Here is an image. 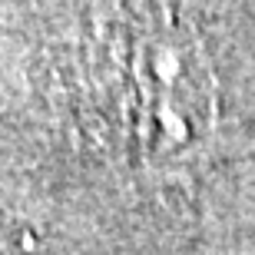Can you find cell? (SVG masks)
Wrapping results in <instances>:
<instances>
[{
    "instance_id": "cell-1",
    "label": "cell",
    "mask_w": 255,
    "mask_h": 255,
    "mask_svg": "<svg viewBox=\"0 0 255 255\" xmlns=\"http://www.w3.org/2000/svg\"><path fill=\"white\" fill-rule=\"evenodd\" d=\"M132 129L156 162H186L216 129V76L196 33L156 17L132 33Z\"/></svg>"
},
{
    "instance_id": "cell-2",
    "label": "cell",
    "mask_w": 255,
    "mask_h": 255,
    "mask_svg": "<svg viewBox=\"0 0 255 255\" xmlns=\"http://www.w3.org/2000/svg\"><path fill=\"white\" fill-rule=\"evenodd\" d=\"M13 249H20V246L7 242V239H0V255H23V252H13Z\"/></svg>"
}]
</instances>
